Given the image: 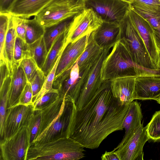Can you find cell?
<instances>
[{
    "label": "cell",
    "instance_id": "cell-31",
    "mask_svg": "<svg viewBox=\"0 0 160 160\" xmlns=\"http://www.w3.org/2000/svg\"><path fill=\"white\" fill-rule=\"evenodd\" d=\"M146 126L149 140L160 142V110L154 113Z\"/></svg>",
    "mask_w": 160,
    "mask_h": 160
},
{
    "label": "cell",
    "instance_id": "cell-42",
    "mask_svg": "<svg viewBox=\"0 0 160 160\" xmlns=\"http://www.w3.org/2000/svg\"><path fill=\"white\" fill-rule=\"evenodd\" d=\"M140 2L148 4H159L160 5V1L159 0H138Z\"/></svg>",
    "mask_w": 160,
    "mask_h": 160
},
{
    "label": "cell",
    "instance_id": "cell-7",
    "mask_svg": "<svg viewBox=\"0 0 160 160\" xmlns=\"http://www.w3.org/2000/svg\"><path fill=\"white\" fill-rule=\"evenodd\" d=\"M92 64L85 69L80 70L76 62L54 79L53 88L58 90L60 96L75 103Z\"/></svg>",
    "mask_w": 160,
    "mask_h": 160
},
{
    "label": "cell",
    "instance_id": "cell-8",
    "mask_svg": "<svg viewBox=\"0 0 160 160\" xmlns=\"http://www.w3.org/2000/svg\"><path fill=\"white\" fill-rule=\"evenodd\" d=\"M31 146L27 126L21 128L9 138L1 140V156L3 160H26Z\"/></svg>",
    "mask_w": 160,
    "mask_h": 160
},
{
    "label": "cell",
    "instance_id": "cell-32",
    "mask_svg": "<svg viewBox=\"0 0 160 160\" xmlns=\"http://www.w3.org/2000/svg\"><path fill=\"white\" fill-rule=\"evenodd\" d=\"M30 57L29 44L17 36L13 53L14 64L20 63L24 58Z\"/></svg>",
    "mask_w": 160,
    "mask_h": 160
},
{
    "label": "cell",
    "instance_id": "cell-25",
    "mask_svg": "<svg viewBox=\"0 0 160 160\" xmlns=\"http://www.w3.org/2000/svg\"><path fill=\"white\" fill-rule=\"evenodd\" d=\"M68 32L59 36L54 42L41 70L46 77L54 65L60 52L69 43L67 38Z\"/></svg>",
    "mask_w": 160,
    "mask_h": 160
},
{
    "label": "cell",
    "instance_id": "cell-13",
    "mask_svg": "<svg viewBox=\"0 0 160 160\" xmlns=\"http://www.w3.org/2000/svg\"><path fill=\"white\" fill-rule=\"evenodd\" d=\"M149 140L147 127H144L142 123L126 143L112 151L117 155L119 160H143V147Z\"/></svg>",
    "mask_w": 160,
    "mask_h": 160
},
{
    "label": "cell",
    "instance_id": "cell-33",
    "mask_svg": "<svg viewBox=\"0 0 160 160\" xmlns=\"http://www.w3.org/2000/svg\"><path fill=\"white\" fill-rule=\"evenodd\" d=\"M41 119V110L38 109L34 110L27 126L30 135L31 146L37 137Z\"/></svg>",
    "mask_w": 160,
    "mask_h": 160
},
{
    "label": "cell",
    "instance_id": "cell-1",
    "mask_svg": "<svg viewBox=\"0 0 160 160\" xmlns=\"http://www.w3.org/2000/svg\"><path fill=\"white\" fill-rule=\"evenodd\" d=\"M111 80L103 81L89 101L77 109L74 105L69 137L85 148L93 149L112 133L123 129L128 105H123L113 95Z\"/></svg>",
    "mask_w": 160,
    "mask_h": 160
},
{
    "label": "cell",
    "instance_id": "cell-24",
    "mask_svg": "<svg viewBox=\"0 0 160 160\" xmlns=\"http://www.w3.org/2000/svg\"><path fill=\"white\" fill-rule=\"evenodd\" d=\"M103 49L96 42L92 32H91L85 50L77 61L80 69H84L92 64L101 55Z\"/></svg>",
    "mask_w": 160,
    "mask_h": 160
},
{
    "label": "cell",
    "instance_id": "cell-4",
    "mask_svg": "<svg viewBox=\"0 0 160 160\" xmlns=\"http://www.w3.org/2000/svg\"><path fill=\"white\" fill-rule=\"evenodd\" d=\"M154 72V71L136 65L125 45L120 40L113 46L111 52L103 61L101 68V78L103 81Z\"/></svg>",
    "mask_w": 160,
    "mask_h": 160
},
{
    "label": "cell",
    "instance_id": "cell-37",
    "mask_svg": "<svg viewBox=\"0 0 160 160\" xmlns=\"http://www.w3.org/2000/svg\"><path fill=\"white\" fill-rule=\"evenodd\" d=\"M46 76L41 69H38L30 82L33 94V101L42 89Z\"/></svg>",
    "mask_w": 160,
    "mask_h": 160
},
{
    "label": "cell",
    "instance_id": "cell-27",
    "mask_svg": "<svg viewBox=\"0 0 160 160\" xmlns=\"http://www.w3.org/2000/svg\"><path fill=\"white\" fill-rule=\"evenodd\" d=\"M29 47L30 57L35 60L38 67L41 69L48 53L43 36L29 44Z\"/></svg>",
    "mask_w": 160,
    "mask_h": 160
},
{
    "label": "cell",
    "instance_id": "cell-10",
    "mask_svg": "<svg viewBox=\"0 0 160 160\" xmlns=\"http://www.w3.org/2000/svg\"><path fill=\"white\" fill-rule=\"evenodd\" d=\"M110 48L104 49L92 65L78 98L75 103L77 109L82 108L89 101L102 84L101 68L103 61L110 52Z\"/></svg>",
    "mask_w": 160,
    "mask_h": 160
},
{
    "label": "cell",
    "instance_id": "cell-15",
    "mask_svg": "<svg viewBox=\"0 0 160 160\" xmlns=\"http://www.w3.org/2000/svg\"><path fill=\"white\" fill-rule=\"evenodd\" d=\"M160 98V74L149 73L140 75L135 79L134 100H154Z\"/></svg>",
    "mask_w": 160,
    "mask_h": 160
},
{
    "label": "cell",
    "instance_id": "cell-26",
    "mask_svg": "<svg viewBox=\"0 0 160 160\" xmlns=\"http://www.w3.org/2000/svg\"><path fill=\"white\" fill-rule=\"evenodd\" d=\"M76 15L70 17L53 25L45 28L43 37L48 52L56 39L63 33L68 31Z\"/></svg>",
    "mask_w": 160,
    "mask_h": 160
},
{
    "label": "cell",
    "instance_id": "cell-36",
    "mask_svg": "<svg viewBox=\"0 0 160 160\" xmlns=\"http://www.w3.org/2000/svg\"><path fill=\"white\" fill-rule=\"evenodd\" d=\"M0 57L2 54L5 37L11 15L9 13H0Z\"/></svg>",
    "mask_w": 160,
    "mask_h": 160
},
{
    "label": "cell",
    "instance_id": "cell-20",
    "mask_svg": "<svg viewBox=\"0 0 160 160\" xmlns=\"http://www.w3.org/2000/svg\"><path fill=\"white\" fill-rule=\"evenodd\" d=\"M143 118L140 104L133 101L129 104L128 108L123 122L125 133L122 141L113 150H116L126 143L142 124Z\"/></svg>",
    "mask_w": 160,
    "mask_h": 160
},
{
    "label": "cell",
    "instance_id": "cell-34",
    "mask_svg": "<svg viewBox=\"0 0 160 160\" xmlns=\"http://www.w3.org/2000/svg\"><path fill=\"white\" fill-rule=\"evenodd\" d=\"M20 64L28 82L30 83L38 70L40 68L35 60L31 57L22 60L20 62Z\"/></svg>",
    "mask_w": 160,
    "mask_h": 160
},
{
    "label": "cell",
    "instance_id": "cell-19",
    "mask_svg": "<svg viewBox=\"0 0 160 160\" xmlns=\"http://www.w3.org/2000/svg\"><path fill=\"white\" fill-rule=\"evenodd\" d=\"M136 77L120 78L111 80L110 87L113 95L122 105H128L134 100Z\"/></svg>",
    "mask_w": 160,
    "mask_h": 160
},
{
    "label": "cell",
    "instance_id": "cell-39",
    "mask_svg": "<svg viewBox=\"0 0 160 160\" xmlns=\"http://www.w3.org/2000/svg\"><path fill=\"white\" fill-rule=\"evenodd\" d=\"M12 16L15 26L17 36L26 41V18L20 17Z\"/></svg>",
    "mask_w": 160,
    "mask_h": 160
},
{
    "label": "cell",
    "instance_id": "cell-17",
    "mask_svg": "<svg viewBox=\"0 0 160 160\" xmlns=\"http://www.w3.org/2000/svg\"><path fill=\"white\" fill-rule=\"evenodd\" d=\"M130 8L146 20L152 28L160 48V5L148 4L138 0L130 3Z\"/></svg>",
    "mask_w": 160,
    "mask_h": 160
},
{
    "label": "cell",
    "instance_id": "cell-9",
    "mask_svg": "<svg viewBox=\"0 0 160 160\" xmlns=\"http://www.w3.org/2000/svg\"><path fill=\"white\" fill-rule=\"evenodd\" d=\"M85 8L92 9L103 22L120 23L128 12L130 3L122 0H83Z\"/></svg>",
    "mask_w": 160,
    "mask_h": 160
},
{
    "label": "cell",
    "instance_id": "cell-3",
    "mask_svg": "<svg viewBox=\"0 0 160 160\" xmlns=\"http://www.w3.org/2000/svg\"><path fill=\"white\" fill-rule=\"evenodd\" d=\"M84 147L71 137H62L43 143H33L26 160H78L85 156Z\"/></svg>",
    "mask_w": 160,
    "mask_h": 160
},
{
    "label": "cell",
    "instance_id": "cell-12",
    "mask_svg": "<svg viewBox=\"0 0 160 160\" xmlns=\"http://www.w3.org/2000/svg\"><path fill=\"white\" fill-rule=\"evenodd\" d=\"M33 105L17 104L7 109L2 140L9 138L22 127L27 126L33 112Z\"/></svg>",
    "mask_w": 160,
    "mask_h": 160
},
{
    "label": "cell",
    "instance_id": "cell-23",
    "mask_svg": "<svg viewBox=\"0 0 160 160\" xmlns=\"http://www.w3.org/2000/svg\"><path fill=\"white\" fill-rule=\"evenodd\" d=\"M17 33L13 16L11 15L9 22L2 56L0 61H4L7 65L11 73L14 65V50Z\"/></svg>",
    "mask_w": 160,
    "mask_h": 160
},
{
    "label": "cell",
    "instance_id": "cell-6",
    "mask_svg": "<svg viewBox=\"0 0 160 160\" xmlns=\"http://www.w3.org/2000/svg\"><path fill=\"white\" fill-rule=\"evenodd\" d=\"M85 9L83 0H52L35 17L45 28L76 15Z\"/></svg>",
    "mask_w": 160,
    "mask_h": 160
},
{
    "label": "cell",
    "instance_id": "cell-29",
    "mask_svg": "<svg viewBox=\"0 0 160 160\" xmlns=\"http://www.w3.org/2000/svg\"><path fill=\"white\" fill-rule=\"evenodd\" d=\"M45 28L42 26L34 17L32 19H26V42L31 44L44 35Z\"/></svg>",
    "mask_w": 160,
    "mask_h": 160
},
{
    "label": "cell",
    "instance_id": "cell-16",
    "mask_svg": "<svg viewBox=\"0 0 160 160\" xmlns=\"http://www.w3.org/2000/svg\"><path fill=\"white\" fill-rule=\"evenodd\" d=\"M90 33L84 36L73 42H70L67 44L61 56L55 79L71 68L76 63L85 50Z\"/></svg>",
    "mask_w": 160,
    "mask_h": 160
},
{
    "label": "cell",
    "instance_id": "cell-43",
    "mask_svg": "<svg viewBox=\"0 0 160 160\" xmlns=\"http://www.w3.org/2000/svg\"><path fill=\"white\" fill-rule=\"evenodd\" d=\"M123 0L126 2H128L130 3H131L133 1V0Z\"/></svg>",
    "mask_w": 160,
    "mask_h": 160
},
{
    "label": "cell",
    "instance_id": "cell-41",
    "mask_svg": "<svg viewBox=\"0 0 160 160\" xmlns=\"http://www.w3.org/2000/svg\"><path fill=\"white\" fill-rule=\"evenodd\" d=\"M102 160H119V159L116 154L112 151H106L102 154L101 157Z\"/></svg>",
    "mask_w": 160,
    "mask_h": 160
},
{
    "label": "cell",
    "instance_id": "cell-22",
    "mask_svg": "<svg viewBox=\"0 0 160 160\" xmlns=\"http://www.w3.org/2000/svg\"><path fill=\"white\" fill-rule=\"evenodd\" d=\"M52 0H14L8 12L14 16L27 19L36 16Z\"/></svg>",
    "mask_w": 160,
    "mask_h": 160
},
{
    "label": "cell",
    "instance_id": "cell-45",
    "mask_svg": "<svg viewBox=\"0 0 160 160\" xmlns=\"http://www.w3.org/2000/svg\"><path fill=\"white\" fill-rule=\"evenodd\" d=\"M157 102L160 104V98L159 99L158 101H157Z\"/></svg>",
    "mask_w": 160,
    "mask_h": 160
},
{
    "label": "cell",
    "instance_id": "cell-14",
    "mask_svg": "<svg viewBox=\"0 0 160 160\" xmlns=\"http://www.w3.org/2000/svg\"><path fill=\"white\" fill-rule=\"evenodd\" d=\"M129 14L131 20L143 40L153 63L159 70V49L152 28L146 20L131 8L129 11Z\"/></svg>",
    "mask_w": 160,
    "mask_h": 160
},
{
    "label": "cell",
    "instance_id": "cell-40",
    "mask_svg": "<svg viewBox=\"0 0 160 160\" xmlns=\"http://www.w3.org/2000/svg\"><path fill=\"white\" fill-rule=\"evenodd\" d=\"M14 0H0V13H8Z\"/></svg>",
    "mask_w": 160,
    "mask_h": 160
},
{
    "label": "cell",
    "instance_id": "cell-35",
    "mask_svg": "<svg viewBox=\"0 0 160 160\" xmlns=\"http://www.w3.org/2000/svg\"><path fill=\"white\" fill-rule=\"evenodd\" d=\"M58 90H54L44 94L33 105L34 110H42L53 102L59 96Z\"/></svg>",
    "mask_w": 160,
    "mask_h": 160
},
{
    "label": "cell",
    "instance_id": "cell-44",
    "mask_svg": "<svg viewBox=\"0 0 160 160\" xmlns=\"http://www.w3.org/2000/svg\"><path fill=\"white\" fill-rule=\"evenodd\" d=\"M159 69L160 70V48H159Z\"/></svg>",
    "mask_w": 160,
    "mask_h": 160
},
{
    "label": "cell",
    "instance_id": "cell-5",
    "mask_svg": "<svg viewBox=\"0 0 160 160\" xmlns=\"http://www.w3.org/2000/svg\"><path fill=\"white\" fill-rule=\"evenodd\" d=\"M120 24V40L129 51L134 63L148 70H158L149 55L143 40L131 20L129 12Z\"/></svg>",
    "mask_w": 160,
    "mask_h": 160
},
{
    "label": "cell",
    "instance_id": "cell-11",
    "mask_svg": "<svg viewBox=\"0 0 160 160\" xmlns=\"http://www.w3.org/2000/svg\"><path fill=\"white\" fill-rule=\"evenodd\" d=\"M101 18L91 8H85L75 16L67 36L68 43L73 42L91 33L102 23Z\"/></svg>",
    "mask_w": 160,
    "mask_h": 160
},
{
    "label": "cell",
    "instance_id": "cell-28",
    "mask_svg": "<svg viewBox=\"0 0 160 160\" xmlns=\"http://www.w3.org/2000/svg\"><path fill=\"white\" fill-rule=\"evenodd\" d=\"M11 82L10 74L0 84V135L2 138L6 116L9 90Z\"/></svg>",
    "mask_w": 160,
    "mask_h": 160
},
{
    "label": "cell",
    "instance_id": "cell-46",
    "mask_svg": "<svg viewBox=\"0 0 160 160\" xmlns=\"http://www.w3.org/2000/svg\"><path fill=\"white\" fill-rule=\"evenodd\" d=\"M160 1V0H159Z\"/></svg>",
    "mask_w": 160,
    "mask_h": 160
},
{
    "label": "cell",
    "instance_id": "cell-2",
    "mask_svg": "<svg viewBox=\"0 0 160 160\" xmlns=\"http://www.w3.org/2000/svg\"><path fill=\"white\" fill-rule=\"evenodd\" d=\"M75 103L59 95L53 102L41 110V123L33 143H43L61 138L69 137Z\"/></svg>",
    "mask_w": 160,
    "mask_h": 160
},
{
    "label": "cell",
    "instance_id": "cell-21",
    "mask_svg": "<svg viewBox=\"0 0 160 160\" xmlns=\"http://www.w3.org/2000/svg\"><path fill=\"white\" fill-rule=\"evenodd\" d=\"M10 76L7 109L18 104L20 96L28 82L20 62L14 64Z\"/></svg>",
    "mask_w": 160,
    "mask_h": 160
},
{
    "label": "cell",
    "instance_id": "cell-30",
    "mask_svg": "<svg viewBox=\"0 0 160 160\" xmlns=\"http://www.w3.org/2000/svg\"><path fill=\"white\" fill-rule=\"evenodd\" d=\"M64 48L60 53L54 65L46 76L42 88L33 100V105L38 101L44 94L55 89L53 88V84L55 78L58 65Z\"/></svg>",
    "mask_w": 160,
    "mask_h": 160
},
{
    "label": "cell",
    "instance_id": "cell-18",
    "mask_svg": "<svg viewBox=\"0 0 160 160\" xmlns=\"http://www.w3.org/2000/svg\"><path fill=\"white\" fill-rule=\"evenodd\" d=\"M120 23L103 22L92 32L93 38L102 49L112 47L121 38Z\"/></svg>",
    "mask_w": 160,
    "mask_h": 160
},
{
    "label": "cell",
    "instance_id": "cell-38",
    "mask_svg": "<svg viewBox=\"0 0 160 160\" xmlns=\"http://www.w3.org/2000/svg\"><path fill=\"white\" fill-rule=\"evenodd\" d=\"M32 99L33 94L31 84L28 82L20 96L18 104L26 106L33 105Z\"/></svg>",
    "mask_w": 160,
    "mask_h": 160
}]
</instances>
